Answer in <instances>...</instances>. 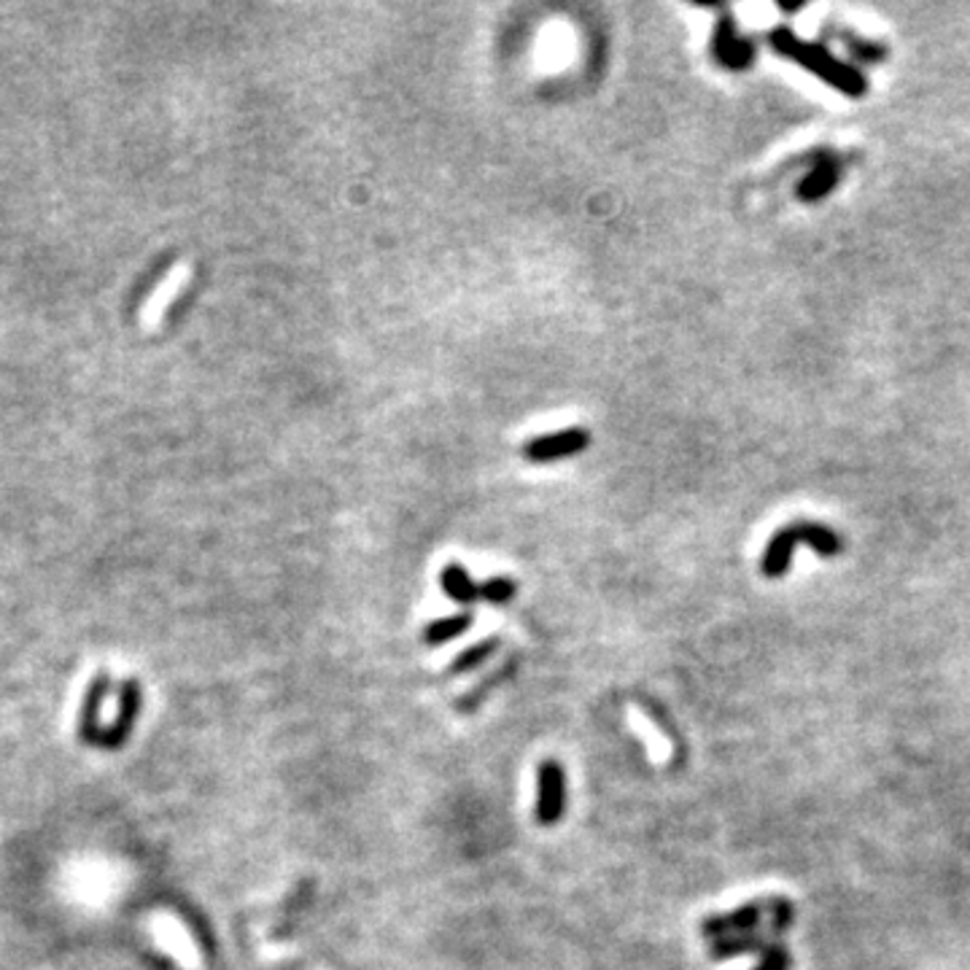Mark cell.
I'll return each mask as SVG.
<instances>
[{
    "label": "cell",
    "mask_w": 970,
    "mask_h": 970,
    "mask_svg": "<svg viewBox=\"0 0 970 970\" xmlns=\"http://www.w3.org/2000/svg\"><path fill=\"white\" fill-rule=\"evenodd\" d=\"M768 44L777 54L792 60L796 65H801L803 71L814 73L817 78L833 87L835 93L846 97H865L868 95V78L863 76L857 68L846 65L844 60H839L828 46L814 44V41L801 39V35L792 33L790 28H777L768 33Z\"/></svg>",
    "instance_id": "1"
},
{
    "label": "cell",
    "mask_w": 970,
    "mask_h": 970,
    "mask_svg": "<svg viewBox=\"0 0 970 970\" xmlns=\"http://www.w3.org/2000/svg\"><path fill=\"white\" fill-rule=\"evenodd\" d=\"M807 545L814 553L825 555V558H833L844 551V542L841 536L833 532L831 526L825 523H811V521H801V523H792V526H785L782 532H777L768 542L766 553H763L760 561V569L763 575L777 579L782 577L787 569H790V561H792V551L796 547Z\"/></svg>",
    "instance_id": "2"
},
{
    "label": "cell",
    "mask_w": 970,
    "mask_h": 970,
    "mask_svg": "<svg viewBox=\"0 0 970 970\" xmlns=\"http://www.w3.org/2000/svg\"><path fill=\"white\" fill-rule=\"evenodd\" d=\"M566 811V777L564 766L555 760L540 763L536 768V822L555 825Z\"/></svg>",
    "instance_id": "3"
},
{
    "label": "cell",
    "mask_w": 970,
    "mask_h": 970,
    "mask_svg": "<svg viewBox=\"0 0 970 970\" xmlns=\"http://www.w3.org/2000/svg\"><path fill=\"white\" fill-rule=\"evenodd\" d=\"M588 445H590L588 429L572 426V429L532 439V443L523 448V456H526V459L532 463H551V461H561V459H572V456L583 454Z\"/></svg>",
    "instance_id": "4"
},
{
    "label": "cell",
    "mask_w": 970,
    "mask_h": 970,
    "mask_svg": "<svg viewBox=\"0 0 970 970\" xmlns=\"http://www.w3.org/2000/svg\"><path fill=\"white\" fill-rule=\"evenodd\" d=\"M140 712V682L127 680L119 691V715L108 728H100L97 734L95 747L103 749H119L121 744L130 739L132 728H136V719Z\"/></svg>",
    "instance_id": "5"
},
{
    "label": "cell",
    "mask_w": 970,
    "mask_h": 970,
    "mask_svg": "<svg viewBox=\"0 0 970 970\" xmlns=\"http://www.w3.org/2000/svg\"><path fill=\"white\" fill-rule=\"evenodd\" d=\"M712 52H715L717 63L725 65V68H731V71L749 68L755 60L753 41L742 39V35L736 33V24H734V20H731V17H725V20L717 22L715 39H712Z\"/></svg>",
    "instance_id": "6"
},
{
    "label": "cell",
    "mask_w": 970,
    "mask_h": 970,
    "mask_svg": "<svg viewBox=\"0 0 970 970\" xmlns=\"http://www.w3.org/2000/svg\"><path fill=\"white\" fill-rule=\"evenodd\" d=\"M768 914V900L747 903L739 912L719 914L704 923V936H744V932H755V927L763 917Z\"/></svg>",
    "instance_id": "7"
},
{
    "label": "cell",
    "mask_w": 970,
    "mask_h": 970,
    "mask_svg": "<svg viewBox=\"0 0 970 970\" xmlns=\"http://www.w3.org/2000/svg\"><path fill=\"white\" fill-rule=\"evenodd\" d=\"M839 181H841V164L835 162L833 157H822V160L811 168V173L803 175L796 194L798 200H803V203H820V200H825L828 194L839 186Z\"/></svg>",
    "instance_id": "8"
},
{
    "label": "cell",
    "mask_w": 970,
    "mask_h": 970,
    "mask_svg": "<svg viewBox=\"0 0 970 970\" xmlns=\"http://www.w3.org/2000/svg\"><path fill=\"white\" fill-rule=\"evenodd\" d=\"M108 687H111V676L108 674H97L93 680V685L87 687V695H84V704H82V717H78V739L84 744H93L97 734H100V706L106 701Z\"/></svg>",
    "instance_id": "9"
},
{
    "label": "cell",
    "mask_w": 970,
    "mask_h": 970,
    "mask_svg": "<svg viewBox=\"0 0 970 970\" xmlns=\"http://www.w3.org/2000/svg\"><path fill=\"white\" fill-rule=\"evenodd\" d=\"M771 944L777 941H768V938L760 936V932H744V936H731L717 941L715 947L710 949V957H715V960H728V957H739V955H763Z\"/></svg>",
    "instance_id": "10"
},
{
    "label": "cell",
    "mask_w": 970,
    "mask_h": 970,
    "mask_svg": "<svg viewBox=\"0 0 970 970\" xmlns=\"http://www.w3.org/2000/svg\"><path fill=\"white\" fill-rule=\"evenodd\" d=\"M439 583H443V590L448 599L459 601V604H475L480 599V590L478 585L472 583V577L467 575V569L459 564H448L439 575Z\"/></svg>",
    "instance_id": "11"
},
{
    "label": "cell",
    "mask_w": 970,
    "mask_h": 970,
    "mask_svg": "<svg viewBox=\"0 0 970 970\" xmlns=\"http://www.w3.org/2000/svg\"><path fill=\"white\" fill-rule=\"evenodd\" d=\"M469 623H472V618H469V615H454V618H439V620H435V623L426 626L424 642L431 644V647L450 642V639L461 637V633L469 628Z\"/></svg>",
    "instance_id": "12"
},
{
    "label": "cell",
    "mask_w": 970,
    "mask_h": 970,
    "mask_svg": "<svg viewBox=\"0 0 970 970\" xmlns=\"http://www.w3.org/2000/svg\"><path fill=\"white\" fill-rule=\"evenodd\" d=\"M478 590L480 599H486L488 604H508L518 594V585L510 577H491L483 585H478Z\"/></svg>",
    "instance_id": "13"
},
{
    "label": "cell",
    "mask_w": 970,
    "mask_h": 970,
    "mask_svg": "<svg viewBox=\"0 0 970 970\" xmlns=\"http://www.w3.org/2000/svg\"><path fill=\"white\" fill-rule=\"evenodd\" d=\"M768 914H771V925H768V930H771L774 938L785 936L787 927H790L792 919H796V908H792V903L785 898L768 900Z\"/></svg>",
    "instance_id": "14"
},
{
    "label": "cell",
    "mask_w": 970,
    "mask_h": 970,
    "mask_svg": "<svg viewBox=\"0 0 970 970\" xmlns=\"http://www.w3.org/2000/svg\"><path fill=\"white\" fill-rule=\"evenodd\" d=\"M493 650H497V642H493V639H488V642H480V644L469 647L467 652H461V655L456 658L454 671H469V669L480 667V663H483Z\"/></svg>",
    "instance_id": "15"
},
{
    "label": "cell",
    "mask_w": 970,
    "mask_h": 970,
    "mask_svg": "<svg viewBox=\"0 0 970 970\" xmlns=\"http://www.w3.org/2000/svg\"><path fill=\"white\" fill-rule=\"evenodd\" d=\"M753 970H790V955L782 944H771L766 951L760 955V966Z\"/></svg>",
    "instance_id": "16"
}]
</instances>
